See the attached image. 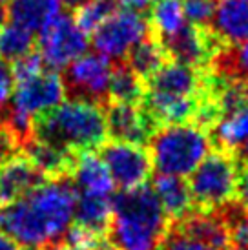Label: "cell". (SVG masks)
<instances>
[{
	"mask_svg": "<svg viewBox=\"0 0 248 250\" xmlns=\"http://www.w3.org/2000/svg\"><path fill=\"white\" fill-rule=\"evenodd\" d=\"M75 201L71 177L46 181L19 201L0 207V232L24 247L44 249L62 243L73 221Z\"/></svg>",
	"mask_w": 248,
	"mask_h": 250,
	"instance_id": "6da1fadb",
	"label": "cell"
},
{
	"mask_svg": "<svg viewBox=\"0 0 248 250\" xmlns=\"http://www.w3.org/2000/svg\"><path fill=\"white\" fill-rule=\"evenodd\" d=\"M88 44V35L77 26L73 17L61 13L39 33L37 51L49 70L59 71L83 57Z\"/></svg>",
	"mask_w": 248,
	"mask_h": 250,
	"instance_id": "ba28073f",
	"label": "cell"
},
{
	"mask_svg": "<svg viewBox=\"0 0 248 250\" xmlns=\"http://www.w3.org/2000/svg\"><path fill=\"white\" fill-rule=\"evenodd\" d=\"M235 157H237L239 161H248V141L237 150V152H235Z\"/></svg>",
	"mask_w": 248,
	"mask_h": 250,
	"instance_id": "74e56055",
	"label": "cell"
},
{
	"mask_svg": "<svg viewBox=\"0 0 248 250\" xmlns=\"http://www.w3.org/2000/svg\"><path fill=\"white\" fill-rule=\"evenodd\" d=\"M159 250H215L208 245L201 243L197 239L185 236L183 232H179L177 229H173L172 225L166 230V236L163 239V243L159 247Z\"/></svg>",
	"mask_w": 248,
	"mask_h": 250,
	"instance_id": "4dcf8cb0",
	"label": "cell"
},
{
	"mask_svg": "<svg viewBox=\"0 0 248 250\" xmlns=\"http://www.w3.org/2000/svg\"><path fill=\"white\" fill-rule=\"evenodd\" d=\"M148 145L157 174L175 177L192 174L212 148L208 133L192 123L163 126Z\"/></svg>",
	"mask_w": 248,
	"mask_h": 250,
	"instance_id": "277c9868",
	"label": "cell"
},
{
	"mask_svg": "<svg viewBox=\"0 0 248 250\" xmlns=\"http://www.w3.org/2000/svg\"><path fill=\"white\" fill-rule=\"evenodd\" d=\"M24 250H42V249H37V247H24Z\"/></svg>",
	"mask_w": 248,
	"mask_h": 250,
	"instance_id": "60d3db41",
	"label": "cell"
},
{
	"mask_svg": "<svg viewBox=\"0 0 248 250\" xmlns=\"http://www.w3.org/2000/svg\"><path fill=\"white\" fill-rule=\"evenodd\" d=\"M73 183H75L77 194L99 195V197H111L115 194V185L111 181V175L101 157L95 152L79 153L75 172H73Z\"/></svg>",
	"mask_w": 248,
	"mask_h": 250,
	"instance_id": "d6986e66",
	"label": "cell"
},
{
	"mask_svg": "<svg viewBox=\"0 0 248 250\" xmlns=\"http://www.w3.org/2000/svg\"><path fill=\"white\" fill-rule=\"evenodd\" d=\"M95 153L106 165L113 185L121 190H131L145 185L152 174V155L146 146L104 141Z\"/></svg>",
	"mask_w": 248,
	"mask_h": 250,
	"instance_id": "9c48e42d",
	"label": "cell"
},
{
	"mask_svg": "<svg viewBox=\"0 0 248 250\" xmlns=\"http://www.w3.org/2000/svg\"><path fill=\"white\" fill-rule=\"evenodd\" d=\"M13 91V75H11V66L0 59V111L6 108V104L9 103Z\"/></svg>",
	"mask_w": 248,
	"mask_h": 250,
	"instance_id": "d6a6232c",
	"label": "cell"
},
{
	"mask_svg": "<svg viewBox=\"0 0 248 250\" xmlns=\"http://www.w3.org/2000/svg\"><path fill=\"white\" fill-rule=\"evenodd\" d=\"M0 250H19V243H15L11 237L0 232Z\"/></svg>",
	"mask_w": 248,
	"mask_h": 250,
	"instance_id": "d590c367",
	"label": "cell"
},
{
	"mask_svg": "<svg viewBox=\"0 0 248 250\" xmlns=\"http://www.w3.org/2000/svg\"><path fill=\"white\" fill-rule=\"evenodd\" d=\"M210 29L225 46L248 39V0H223L215 6Z\"/></svg>",
	"mask_w": 248,
	"mask_h": 250,
	"instance_id": "ac0fdd59",
	"label": "cell"
},
{
	"mask_svg": "<svg viewBox=\"0 0 248 250\" xmlns=\"http://www.w3.org/2000/svg\"><path fill=\"white\" fill-rule=\"evenodd\" d=\"M9 2V0H0V19L4 21V7H6V4Z\"/></svg>",
	"mask_w": 248,
	"mask_h": 250,
	"instance_id": "ab89813d",
	"label": "cell"
},
{
	"mask_svg": "<svg viewBox=\"0 0 248 250\" xmlns=\"http://www.w3.org/2000/svg\"><path fill=\"white\" fill-rule=\"evenodd\" d=\"M108 95H110V103L143 104V99H145V83L126 64V61L113 62Z\"/></svg>",
	"mask_w": 248,
	"mask_h": 250,
	"instance_id": "cb8c5ba5",
	"label": "cell"
},
{
	"mask_svg": "<svg viewBox=\"0 0 248 250\" xmlns=\"http://www.w3.org/2000/svg\"><path fill=\"white\" fill-rule=\"evenodd\" d=\"M170 61L192 66L197 70H208L214 57L225 48V44L214 35L210 26H183L172 37L159 39Z\"/></svg>",
	"mask_w": 248,
	"mask_h": 250,
	"instance_id": "30bf717a",
	"label": "cell"
},
{
	"mask_svg": "<svg viewBox=\"0 0 248 250\" xmlns=\"http://www.w3.org/2000/svg\"><path fill=\"white\" fill-rule=\"evenodd\" d=\"M170 219L150 185L119 190L111 197L108 241L115 250H159Z\"/></svg>",
	"mask_w": 248,
	"mask_h": 250,
	"instance_id": "7a4b0ae2",
	"label": "cell"
},
{
	"mask_svg": "<svg viewBox=\"0 0 248 250\" xmlns=\"http://www.w3.org/2000/svg\"><path fill=\"white\" fill-rule=\"evenodd\" d=\"M234 199L248 212V161L237 159V177H235Z\"/></svg>",
	"mask_w": 248,
	"mask_h": 250,
	"instance_id": "1f68e13d",
	"label": "cell"
},
{
	"mask_svg": "<svg viewBox=\"0 0 248 250\" xmlns=\"http://www.w3.org/2000/svg\"><path fill=\"white\" fill-rule=\"evenodd\" d=\"M150 35V21L143 13L124 9L115 11L93 31L91 44L99 55L108 61H126L131 48Z\"/></svg>",
	"mask_w": 248,
	"mask_h": 250,
	"instance_id": "52a82bcc",
	"label": "cell"
},
{
	"mask_svg": "<svg viewBox=\"0 0 248 250\" xmlns=\"http://www.w3.org/2000/svg\"><path fill=\"white\" fill-rule=\"evenodd\" d=\"M0 22H2V19H0Z\"/></svg>",
	"mask_w": 248,
	"mask_h": 250,
	"instance_id": "b9f144b4",
	"label": "cell"
},
{
	"mask_svg": "<svg viewBox=\"0 0 248 250\" xmlns=\"http://www.w3.org/2000/svg\"><path fill=\"white\" fill-rule=\"evenodd\" d=\"M210 71L221 79L248 84V39L239 44L225 46L214 57Z\"/></svg>",
	"mask_w": 248,
	"mask_h": 250,
	"instance_id": "d4e9b609",
	"label": "cell"
},
{
	"mask_svg": "<svg viewBox=\"0 0 248 250\" xmlns=\"http://www.w3.org/2000/svg\"><path fill=\"white\" fill-rule=\"evenodd\" d=\"M64 97L66 93H64L62 77L53 70H42L39 75L31 77L28 81L15 83L11 101L6 106L22 117L33 119L42 111H48L62 104Z\"/></svg>",
	"mask_w": 248,
	"mask_h": 250,
	"instance_id": "8fae6325",
	"label": "cell"
},
{
	"mask_svg": "<svg viewBox=\"0 0 248 250\" xmlns=\"http://www.w3.org/2000/svg\"><path fill=\"white\" fill-rule=\"evenodd\" d=\"M115 2L121 4V6H124L126 9L143 13V11H146V9H152L155 0H115Z\"/></svg>",
	"mask_w": 248,
	"mask_h": 250,
	"instance_id": "e575fe53",
	"label": "cell"
},
{
	"mask_svg": "<svg viewBox=\"0 0 248 250\" xmlns=\"http://www.w3.org/2000/svg\"><path fill=\"white\" fill-rule=\"evenodd\" d=\"M152 188L170 221H179L193 210L190 188L183 177L157 174L153 177Z\"/></svg>",
	"mask_w": 248,
	"mask_h": 250,
	"instance_id": "ffe728a7",
	"label": "cell"
},
{
	"mask_svg": "<svg viewBox=\"0 0 248 250\" xmlns=\"http://www.w3.org/2000/svg\"><path fill=\"white\" fill-rule=\"evenodd\" d=\"M170 59L166 55L163 44L159 42L157 37L152 35V31L146 39H143L139 44H135L130 53H128V57H126V64L137 73V77L143 83H146Z\"/></svg>",
	"mask_w": 248,
	"mask_h": 250,
	"instance_id": "603a6c76",
	"label": "cell"
},
{
	"mask_svg": "<svg viewBox=\"0 0 248 250\" xmlns=\"http://www.w3.org/2000/svg\"><path fill=\"white\" fill-rule=\"evenodd\" d=\"M185 19L193 26H210L215 13L214 0H185L183 2Z\"/></svg>",
	"mask_w": 248,
	"mask_h": 250,
	"instance_id": "f1b7e54d",
	"label": "cell"
},
{
	"mask_svg": "<svg viewBox=\"0 0 248 250\" xmlns=\"http://www.w3.org/2000/svg\"><path fill=\"white\" fill-rule=\"evenodd\" d=\"M33 139L66 152H95L106 141L104 110L84 101L62 103L35 115Z\"/></svg>",
	"mask_w": 248,
	"mask_h": 250,
	"instance_id": "3957f363",
	"label": "cell"
},
{
	"mask_svg": "<svg viewBox=\"0 0 248 250\" xmlns=\"http://www.w3.org/2000/svg\"><path fill=\"white\" fill-rule=\"evenodd\" d=\"M210 68L197 70L186 64L168 61L145 83L146 93L173 99L201 97L210 86Z\"/></svg>",
	"mask_w": 248,
	"mask_h": 250,
	"instance_id": "7c38bea8",
	"label": "cell"
},
{
	"mask_svg": "<svg viewBox=\"0 0 248 250\" xmlns=\"http://www.w3.org/2000/svg\"><path fill=\"white\" fill-rule=\"evenodd\" d=\"M44 68V62H42L39 51L35 49L28 55L21 57L19 61H15L13 66H11V75H13V84L15 83H22V81H28L31 77L39 75Z\"/></svg>",
	"mask_w": 248,
	"mask_h": 250,
	"instance_id": "f546056e",
	"label": "cell"
},
{
	"mask_svg": "<svg viewBox=\"0 0 248 250\" xmlns=\"http://www.w3.org/2000/svg\"><path fill=\"white\" fill-rule=\"evenodd\" d=\"M183 4L179 0H155L150 17V31L157 39H166L177 33L186 24Z\"/></svg>",
	"mask_w": 248,
	"mask_h": 250,
	"instance_id": "484cf974",
	"label": "cell"
},
{
	"mask_svg": "<svg viewBox=\"0 0 248 250\" xmlns=\"http://www.w3.org/2000/svg\"><path fill=\"white\" fill-rule=\"evenodd\" d=\"M46 181L41 170L24 153H15L0 167V207L19 201Z\"/></svg>",
	"mask_w": 248,
	"mask_h": 250,
	"instance_id": "5bb4252c",
	"label": "cell"
},
{
	"mask_svg": "<svg viewBox=\"0 0 248 250\" xmlns=\"http://www.w3.org/2000/svg\"><path fill=\"white\" fill-rule=\"evenodd\" d=\"M170 225L183 232L185 236L197 239L215 250H232L228 230L215 210L214 212L192 210L190 214L181 217L179 221H170Z\"/></svg>",
	"mask_w": 248,
	"mask_h": 250,
	"instance_id": "9a60e30c",
	"label": "cell"
},
{
	"mask_svg": "<svg viewBox=\"0 0 248 250\" xmlns=\"http://www.w3.org/2000/svg\"><path fill=\"white\" fill-rule=\"evenodd\" d=\"M237 157L234 153L214 150L192 172L188 188L193 210L214 212L223 205L234 201Z\"/></svg>",
	"mask_w": 248,
	"mask_h": 250,
	"instance_id": "5b68a950",
	"label": "cell"
},
{
	"mask_svg": "<svg viewBox=\"0 0 248 250\" xmlns=\"http://www.w3.org/2000/svg\"><path fill=\"white\" fill-rule=\"evenodd\" d=\"M103 110L106 135H110L111 141L146 146L161 128L143 104L108 103Z\"/></svg>",
	"mask_w": 248,
	"mask_h": 250,
	"instance_id": "4fadbf2b",
	"label": "cell"
},
{
	"mask_svg": "<svg viewBox=\"0 0 248 250\" xmlns=\"http://www.w3.org/2000/svg\"><path fill=\"white\" fill-rule=\"evenodd\" d=\"M31 51H35V35L31 31L7 22L0 26V59L15 62Z\"/></svg>",
	"mask_w": 248,
	"mask_h": 250,
	"instance_id": "4316f807",
	"label": "cell"
},
{
	"mask_svg": "<svg viewBox=\"0 0 248 250\" xmlns=\"http://www.w3.org/2000/svg\"><path fill=\"white\" fill-rule=\"evenodd\" d=\"M113 62L99 53H88L68 64L62 73L64 93L69 101H84L104 108L110 103L108 88Z\"/></svg>",
	"mask_w": 248,
	"mask_h": 250,
	"instance_id": "8992f818",
	"label": "cell"
},
{
	"mask_svg": "<svg viewBox=\"0 0 248 250\" xmlns=\"http://www.w3.org/2000/svg\"><path fill=\"white\" fill-rule=\"evenodd\" d=\"M111 197L77 194L75 212H73L75 225L108 236V227L111 221Z\"/></svg>",
	"mask_w": 248,
	"mask_h": 250,
	"instance_id": "7402d4cb",
	"label": "cell"
},
{
	"mask_svg": "<svg viewBox=\"0 0 248 250\" xmlns=\"http://www.w3.org/2000/svg\"><path fill=\"white\" fill-rule=\"evenodd\" d=\"M42 250H73V249H69L68 245L64 243H55V245H49V247H44Z\"/></svg>",
	"mask_w": 248,
	"mask_h": 250,
	"instance_id": "f35d334b",
	"label": "cell"
},
{
	"mask_svg": "<svg viewBox=\"0 0 248 250\" xmlns=\"http://www.w3.org/2000/svg\"><path fill=\"white\" fill-rule=\"evenodd\" d=\"M245 250H248V249H245Z\"/></svg>",
	"mask_w": 248,
	"mask_h": 250,
	"instance_id": "7bdbcfd3",
	"label": "cell"
},
{
	"mask_svg": "<svg viewBox=\"0 0 248 250\" xmlns=\"http://www.w3.org/2000/svg\"><path fill=\"white\" fill-rule=\"evenodd\" d=\"M21 152L41 170L48 181L73 177L77 161H79V153L66 152L37 139L28 141L21 148Z\"/></svg>",
	"mask_w": 248,
	"mask_h": 250,
	"instance_id": "2e32d148",
	"label": "cell"
},
{
	"mask_svg": "<svg viewBox=\"0 0 248 250\" xmlns=\"http://www.w3.org/2000/svg\"><path fill=\"white\" fill-rule=\"evenodd\" d=\"M117 11L115 0H90L88 4L73 11V21L84 33H93L103 22H106Z\"/></svg>",
	"mask_w": 248,
	"mask_h": 250,
	"instance_id": "83f0119b",
	"label": "cell"
},
{
	"mask_svg": "<svg viewBox=\"0 0 248 250\" xmlns=\"http://www.w3.org/2000/svg\"><path fill=\"white\" fill-rule=\"evenodd\" d=\"M62 13V0H9L4 7V21L35 33Z\"/></svg>",
	"mask_w": 248,
	"mask_h": 250,
	"instance_id": "e0dca14e",
	"label": "cell"
},
{
	"mask_svg": "<svg viewBox=\"0 0 248 250\" xmlns=\"http://www.w3.org/2000/svg\"><path fill=\"white\" fill-rule=\"evenodd\" d=\"M214 150L234 153L248 141V104L230 111L208 132Z\"/></svg>",
	"mask_w": 248,
	"mask_h": 250,
	"instance_id": "44dd1931",
	"label": "cell"
},
{
	"mask_svg": "<svg viewBox=\"0 0 248 250\" xmlns=\"http://www.w3.org/2000/svg\"><path fill=\"white\" fill-rule=\"evenodd\" d=\"M90 0H62V7H66L69 11H77L79 7H83L84 4H88Z\"/></svg>",
	"mask_w": 248,
	"mask_h": 250,
	"instance_id": "8d00e7d4",
	"label": "cell"
},
{
	"mask_svg": "<svg viewBox=\"0 0 248 250\" xmlns=\"http://www.w3.org/2000/svg\"><path fill=\"white\" fill-rule=\"evenodd\" d=\"M19 152H21V146L13 137V133L0 125V167Z\"/></svg>",
	"mask_w": 248,
	"mask_h": 250,
	"instance_id": "836d02e7",
	"label": "cell"
}]
</instances>
